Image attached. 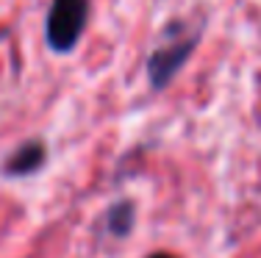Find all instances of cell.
Listing matches in <instances>:
<instances>
[{
  "label": "cell",
  "mask_w": 261,
  "mask_h": 258,
  "mask_svg": "<svg viewBox=\"0 0 261 258\" xmlns=\"http://www.w3.org/2000/svg\"><path fill=\"white\" fill-rule=\"evenodd\" d=\"M45 161V147H42L39 142H31V145H25L22 150H17L14 156H11V161H9V169L11 175H17V172H31V169H36L39 164Z\"/></svg>",
  "instance_id": "3957f363"
},
{
  "label": "cell",
  "mask_w": 261,
  "mask_h": 258,
  "mask_svg": "<svg viewBox=\"0 0 261 258\" xmlns=\"http://www.w3.org/2000/svg\"><path fill=\"white\" fill-rule=\"evenodd\" d=\"M153 258H172V255H164V253H161V255H153Z\"/></svg>",
  "instance_id": "277c9868"
},
{
  "label": "cell",
  "mask_w": 261,
  "mask_h": 258,
  "mask_svg": "<svg viewBox=\"0 0 261 258\" xmlns=\"http://www.w3.org/2000/svg\"><path fill=\"white\" fill-rule=\"evenodd\" d=\"M86 25V0H53L47 11V45L56 53H70Z\"/></svg>",
  "instance_id": "6da1fadb"
},
{
  "label": "cell",
  "mask_w": 261,
  "mask_h": 258,
  "mask_svg": "<svg viewBox=\"0 0 261 258\" xmlns=\"http://www.w3.org/2000/svg\"><path fill=\"white\" fill-rule=\"evenodd\" d=\"M195 50V39H184V42H172V45L161 47L150 56L147 61V75H150V83L161 89L175 78V72L186 64V59Z\"/></svg>",
  "instance_id": "7a4b0ae2"
}]
</instances>
